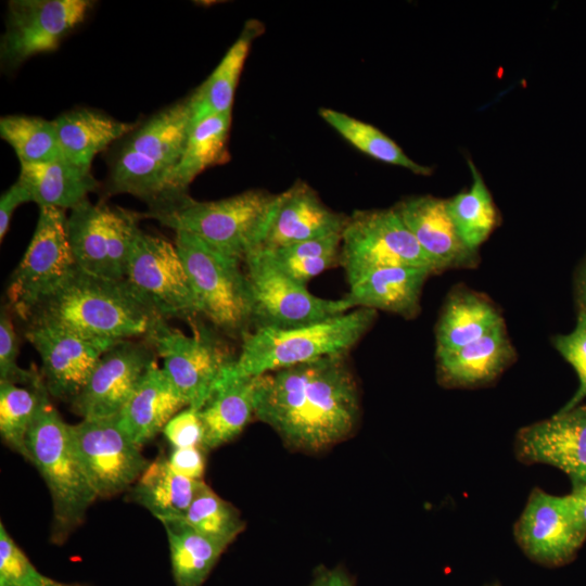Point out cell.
Segmentation results:
<instances>
[{
  "label": "cell",
  "instance_id": "1",
  "mask_svg": "<svg viewBox=\"0 0 586 586\" xmlns=\"http://www.w3.org/2000/svg\"><path fill=\"white\" fill-rule=\"evenodd\" d=\"M360 416L347 354L257 377L255 412L290 447L317 453L347 438Z\"/></svg>",
  "mask_w": 586,
  "mask_h": 586
},
{
  "label": "cell",
  "instance_id": "2",
  "mask_svg": "<svg viewBox=\"0 0 586 586\" xmlns=\"http://www.w3.org/2000/svg\"><path fill=\"white\" fill-rule=\"evenodd\" d=\"M192 127L190 95L156 112L117 141L109 157L106 190L145 201L169 202V182Z\"/></svg>",
  "mask_w": 586,
  "mask_h": 586
},
{
  "label": "cell",
  "instance_id": "3",
  "mask_svg": "<svg viewBox=\"0 0 586 586\" xmlns=\"http://www.w3.org/2000/svg\"><path fill=\"white\" fill-rule=\"evenodd\" d=\"M156 318L124 281L105 280L78 268L25 321L54 323L89 339L120 341L144 339Z\"/></svg>",
  "mask_w": 586,
  "mask_h": 586
},
{
  "label": "cell",
  "instance_id": "4",
  "mask_svg": "<svg viewBox=\"0 0 586 586\" xmlns=\"http://www.w3.org/2000/svg\"><path fill=\"white\" fill-rule=\"evenodd\" d=\"M375 319V310L358 307L302 327L254 328L241 337V351L230 370L238 377L255 378L321 357L347 354Z\"/></svg>",
  "mask_w": 586,
  "mask_h": 586
},
{
  "label": "cell",
  "instance_id": "5",
  "mask_svg": "<svg viewBox=\"0 0 586 586\" xmlns=\"http://www.w3.org/2000/svg\"><path fill=\"white\" fill-rule=\"evenodd\" d=\"M275 200L276 194L257 189L217 201H196L186 195L140 216L156 219L176 233L194 235L212 249L244 262L262 244Z\"/></svg>",
  "mask_w": 586,
  "mask_h": 586
},
{
  "label": "cell",
  "instance_id": "6",
  "mask_svg": "<svg viewBox=\"0 0 586 586\" xmlns=\"http://www.w3.org/2000/svg\"><path fill=\"white\" fill-rule=\"evenodd\" d=\"M28 461L43 477L53 506V536L65 537L80 524L98 498L76 454L69 424L46 391L26 437Z\"/></svg>",
  "mask_w": 586,
  "mask_h": 586
},
{
  "label": "cell",
  "instance_id": "7",
  "mask_svg": "<svg viewBox=\"0 0 586 586\" xmlns=\"http://www.w3.org/2000/svg\"><path fill=\"white\" fill-rule=\"evenodd\" d=\"M174 243L184 265L199 315L229 335L242 337L252 330V294L241 262L189 233L177 232Z\"/></svg>",
  "mask_w": 586,
  "mask_h": 586
},
{
  "label": "cell",
  "instance_id": "8",
  "mask_svg": "<svg viewBox=\"0 0 586 586\" xmlns=\"http://www.w3.org/2000/svg\"><path fill=\"white\" fill-rule=\"evenodd\" d=\"M188 335L156 318L144 340L163 360V371L188 407L200 410L216 384L237 358L226 343L195 321Z\"/></svg>",
  "mask_w": 586,
  "mask_h": 586
},
{
  "label": "cell",
  "instance_id": "9",
  "mask_svg": "<svg viewBox=\"0 0 586 586\" xmlns=\"http://www.w3.org/2000/svg\"><path fill=\"white\" fill-rule=\"evenodd\" d=\"M77 269L65 209L40 206L30 242L7 289L10 308L26 320L29 313L58 291Z\"/></svg>",
  "mask_w": 586,
  "mask_h": 586
},
{
  "label": "cell",
  "instance_id": "10",
  "mask_svg": "<svg viewBox=\"0 0 586 586\" xmlns=\"http://www.w3.org/2000/svg\"><path fill=\"white\" fill-rule=\"evenodd\" d=\"M69 211L67 234L77 267L98 278L124 281L140 214L88 199Z\"/></svg>",
  "mask_w": 586,
  "mask_h": 586
},
{
  "label": "cell",
  "instance_id": "11",
  "mask_svg": "<svg viewBox=\"0 0 586 586\" xmlns=\"http://www.w3.org/2000/svg\"><path fill=\"white\" fill-rule=\"evenodd\" d=\"M339 265L345 271L348 285L379 268L416 266L433 270L393 207L357 209L347 217L341 233Z\"/></svg>",
  "mask_w": 586,
  "mask_h": 586
},
{
  "label": "cell",
  "instance_id": "12",
  "mask_svg": "<svg viewBox=\"0 0 586 586\" xmlns=\"http://www.w3.org/2000/svg\"><path fill=\"white\" fill-rule=\"evenodd\" d=\"M125 284L158 317L194 322L199 316L190 281L175 245L166 239L138 232L127 265Z\"/></svg>",
  "mask_w": 586,
  "mask_h": 586
},
{
  "label": "cell",
  "instance_id": "13",
  "mask_svg": "<svg viewBox=\"0 0 586 586\" xmlns=\"http://www.w3.org/2000/svg\"><path fill=\"white\" fill-rule=\"evenodd\" d=\"M244 264L253 303L252 329L302 327L354 309L344 297L329 300L311 294L306 285L280 271L260 250L249 254Z\"/></svg>",
  "mask_w": 586,
  "mask_h": 586
},
{
  "label": "cell",
  "instance_id": "14",
  "mask_svg": "<svg viewBox=\"0 0 586 586\" xmlns=\"http://www.w3.org/2000/svg\"><path fill=\"white\" fill-rule=\"evenodd\" d=\"M90 0H11L0 39V63L14 71L26 60L59 48L87 17Z\"/></svg>",
  "mask_w": 586,
  "mask_h": 586
},
{
  "label": "cell",
  "instance_id": "15",
  "mask_svg": "<svg viewBox=\"0 0 586 586\" xmlns=\"http://www.w3.org/2000/svg\"><path fill=\"white\" fill-rule=\"evenodd\" d=\"M73 444L98 497L114 496L139 479L148 467L140 446L120 428L117 416L82 419L69 424Z\"/></svg>",
  "mask_w": 586,
  "mask_h": 586
},
{
  "label": "cell",
  "instance_id": "16",
  "mask_svg": "<svg viewBox=\"0 0 586 586\" xmlns=\"http://www.w3.org/2000/svg\"><path fill=\"white\" fill-rule=\"evenodd\" d=\"M25 336L41 360L49 395L69 403L80 393L103 353L117 341L81 336L58 324L27 321Z\"/></svg>",
  "mask_w": 586,
  "mask_h": 586
},
{
  "label": "cell",
  "instance_id": "17",
  "mask_svg": "<svg viewBox=\"0 0 586 586\" xmlns=\"http://www.w3.org/2000/svg\"><path fill=\"white\" fill-rule=\"evenodd\" d=\"M156 362V353L143 339L120 340L107 348L72 407L82 419L119 415L145 373Z\"/></svg>",
  "mask_w": 586,
  "mask_h": 586
},
{
  "label": "cell",
  "instance_id": "18",
  "mask_svg": "<svg viewBox=\"0 0 586 586\" xmlns=\"http://www.w3.org/2000/svg\"><path fill=\"white\" fill-rule=\"evenodd\" d=\"M514 537L533 560L560 565L582 547L586 531L577 523L566 495L556 496L535 488L514 525Z\"/></svg>",
  "mask_w": 586,
  "mask_h": 586
},
{
  "label": "cell",
  "instance_id": "19",
  "mask_svg": "<svg viewBox=\"0 0 586 586\" xmlns=\"http://www.w3.org/2000/svg\"><path fill=\"white\" fill-rule=\"evenodd\" d=\"M517 458L564 472L573 487L586 483V405L559 410L552 417L522 428L515 436Z\"/></svg>",
  "mask_w": 586,
  "mask_h": 586
},
{
  "label": "cell",
  "instance_id": "20",
  "mask_svg": "<svg viewBox=\"0 0 586 586\" xmlns=\"http://www.w3.org/2000/svg\"><path fill=\"white\" fill-rule=\"evenodd\" d=\"M347 217L326 205L308 183L297 180L285 191L276 194L272 212L258 250H273L341 234Z\"/></svg>",
  "mask_w": 586,
  "mask_h": 586
},
{
  "label": "cell",
  "instance_id": "21",
  "mask_svg": "<svg viewBox=\"0 0 586 586\" xmlns=\"http://www.w3.org/2000/svg\"><path fill=\"white\" fill-rule=\"evenodd\" d=\"M393 208L416 238L435 275L477 266L479 252L461 240L448 215L446 200L432 195L410 196Z\"/></svg>",
  "mask_w": 586,
  "mask_h": 586
},
{
  "label": "cell",
  "instance_id": "22",
  "mask_svg": "<svg viewBox=\"0 0 586 586\" xmlns=\"http://www.w3.org/2000/svg\"><path fill=\"white\" fill-rule=\"evenodd\" d=\"M506 326L451 352L436 354L438 382L448 388H473L494 382L514 361Z\"/></svg>",
  "mask_w": 586,
  "mask_h": 586
},
{
  "label": "cell",
  "instance_id": "23",
  "mask_svg": "<svg viewBox=\"0 0 586 586\" xmlns=\"http://www.w3.org/2000/svg\"><path fill=\"white\" fill-rule=\"evenodd\" d=\"M431 275H434L432 269L416 266L374 269L349 284L344 298L354 308L383 310L413 319L420 313L422 289Z\"/></svg>",
  "mask_w": 586,
  "mask_h": 586
},
{
  "label": "cell",
  "instance_id": "24",
  "mask_svg": "<svg viewBox=\"0 0 586 586\" xmlns=\"http://www.w3.org/2000/svg\"><path fill=\"white\" fill-rule=\"evenodd\" d=\"M188 407L165 372L155 362L145 373L119 415L123 431L138 446L154 438L167 422Z\"/></svg>",
  "mask_w": 586,
  "mask_h": 586
},
{
  "label": "cell",
  "instance_id": "25",
  "mask_svg": "<svg viewBox=\"0 0 586 586\" xmlns=\"http://www.w3.org/2000/svg\"><path fill=\"white\" fill-rule=\"evenodd\" d=\"M231 366L199 410L204 430V450L232 441L243 431L255 412L257 377L234 375L230 370Z\"/></svg>",
  "mask_w": 586,
  "mask_h": 586
},
{
  "label": "cell",
  "instance_id": "26",
  "mask_svg": "<svg viewBox=\"0 0 586 586\" xmlns=\"http://www.w3.org/2000/svg\"><path fill=\"white\" fill-rule=\"evenodd\" d=\"M502 324L504 318L492 300L458 286L448 294L436 322V354L462 347Z\"/></svg>",
  "mask_w": 586,
  "mask_h": 586
},
{
  "label": "cell",
  "instance_id": "27",
  "mask_svg": "<svg viewBox=\"0 0 586 586\" xmlns=\"http://www.w3.org/2000/svg\"><path fill=\"white\" fill-rule=\"evenodd\" d=\"M53 123L64 158L87 170H91L98 153L115 144L136 127V124L88 107L66 111Z\"/></svg>",
  "mask_w": 586,
  "mask_h": 586
},
{
  "label": "cell",
  "instance_id": "28",
  "mask_svg": "<svg viewBox=\"0 0 586 586\" xmlns=\"http://www.w3.org/2000/svg\"><path fill=\"white\" fill-rule=\"evenodd\" d=\"M231 117L232 111H228L192 125L181 157L170 178L169 202L166 205L188 195L190 183L205 169L222 164L229 158L227 146Z\"/></svg>",
  "mask_w": 586,
  "mask_h": 586
},
{
  "label": "cell",
  "instance_id": "29",
  "mask_svg": "<svg viewBox=\"0 0 586 586\" xmlns=\"http://www.w3.org/2000/svg\"><path fill=\"white\" fill-rule=\"evenodd\" d=\"M263 30L260 22L247 21L212 74L190 94L192 125L232 111L234 92L252 42Z\"/></svg>",
  "mask_w": 586,
  "mask_h": 586
},
{
  "label": "cell",
  "instance_id": "30",
  "mask_svg": "<svg viewBox=\"0 0 586 586\" xmlns=\"http://www.w3.org/2000/svg\"><path fill=\"white\" fill-rule=\"evenodd\" d=\"M20 179L38 206L72 209L99 188L91 170L66 160L20 164Z\"/></svg>",
  "mask_w": 586,
  "mask_h": 586
},
{
  "label": "cell",
  "instance_id": "31",
  "mask_svg": "<svg viewBox=\"0 0 586 586\" xmlns=\"http://www.w3.org/2000/svg\"><path fill=\"white\" fill-rule=\"evenodd\" d=\"M203 483L177 474L168 458L161 456L135 482L131 497L161 522L182 520Z\"/></svg>",
  "mask_w": 586,
  "mask_h": 586
},
{
  "label": "cell",
  "instance_id": "32",
  "mask_svg": "<svg viewBox=\"0 0 586 586\" xmlns=\"http://www.w3.org/2000/svg\"><path fill=\"white\" fill-rule=\"evenodd\" d=\"M177 586H201L226 546L200 534L183 520L162 521Z\"/></svg>",
  "mask_w": 586,
  "mask_h": 586
},
{
  "label": "cell",
  "instance_id": "33",
  "mask_svg": "<svg viewBox=\"0 0 586 586\" xmlns=\"http://www.w3.org/2000/svg\"><path fill=\"white\" fill-rule=\"evenodd\" d=\"M472 173L470 188L446 200V207L464 244L479 252L498 222L492 195L476 167L469 161Z\"/></svg>",
  "mask_w": 586,
  "mask_h": 586
},
{
  "label": "cell",
  "instance_id": "34",
  "mask_svg": "<svg viewBox=\"0 0 586 586\" xmlns=\"http://www.w3.org/2000/svg\"><path fill=\"white\" fill-rule=\"evenodd\" d=\"M319 116L343 139L368 156L416 175L428 176L432 168L410 158L390 137L371 124L330 107L318 110Z\"/></svg>",
  "mask_w": 586,
  "mask_h": 586
},
{
  "label": "cell",
  "instance_id": "35",
  "mask_svg": "<svg viewBox=\"0 0 586 586\" xmlns=\"http://www.w3.org/2000/svg\"><path fill=\"white\" fill-rule=\"evenodd\" d=\"M0 137L13 149L20 164L65 160L53 120L28 115L2 116Z\"/></svg>",
  "mask_w": 586,
  "mask_h": 586
},
{
  "label": "cell",
  "instance_id": "36",
  "mask_svg": "<svg viewBox=\"0 0 586 586\" xmlns=\"http://www.w3.org/2000/svg\"><path fill=\"white\" fill-rule=\"evenodd\" d=\"M341 234L260 250L284 275L302 285L339 265Z\"/></svg>",
  "mask_w": 586,
  "mask_h": 586
},
{
  "label": "cell",
  "instance_id": "37",
  "mask_svg": "<svg viewBox=\"0 0 586 586\" xmlns=\"http://www.w3.org/2000/svg\"><path fill=\"white\" fill-rule=\"evenodd\" d=\"M46 391L43 382L38 386H25L0 381L1 437L12 450L27 460V433Z\"/></svg>",
  "mask_w": 586,
  "mask_h": 586
},
{
  "label": "cell",
  "instance_id": "38",
  "mask_svg": "<svg viewBox=\"0 0 586 586\" xmlns=\"http://www.w3.org/2000/svg\"><path fill=\"white\" fill-rule=\"evenodd\" d=\"M182 520L200 534L226 547L245 526L239 510L220 498L205 482Z\"/></svg>",
  "mask_w": 586,
  "mask_h": 586
},
{
  "label": "cell",
  "instance_id": "39",
  "mask_svg": "<svg viewBox=\"0 0 586 586\" xmlns=\"http://www.w3.org/2000/svg\"><path fill=\"white\" fill-rule=\"evenodd\" d=\"M553 346L574 368L578 378V387L569 402L560 409L569 410L586 397V315L578 313L574 329L553 337Z\"/></svg>",
  "mask_w": 586,
  "mask_h": 586
},
{
  "label": "cell",
  "instance_id": "40",
  "mask_svg": "<svg viewBox=\"0 0 586 586\" xmlns=\"http://www.w3.org/2000/svg\"><path fill=\"white\" fill-rule=\"evenodd\" d=\"M18 339L7 307L0 314V381H10L25 386H38L43 382L36 370L23 369L17 365Z\"/></svg>",
  "mask_w": 586,
  "mask_h": 586
},
{
  "label": "cell",
  "instance_id": "41",
  "mask_svg": "<svg viewBox=\"0 0 586 586\" xmlns=\"http://www.w3.org/2000/svg\"><path fill=\"white\" fill-rule=\"evenodd\" d=\"M41 575L0 522V583L28 586Z\"/></svg>",
  "mask_w": 586,
  "mask_h": 586
},
{
  "label": "cell",
  "instance_id": "42",
  "mask_svg": "<svg viewBox=\"0 0 586 586\" xmlns=\"http://www.w3.org/2000/svg\"><path fill=\"white\" fill-rule=\"evenodd\" d=\"M162 432L173 448H203L204 430L200 411L195 408L186 407L180 410Z\"/></svg>",
  "mask_w": 586,
  "mask_h": 586
},
{
  "label": "cell",
  "instance_id": "43",
  "mask_svg": "<svg viewBox=\"0 0 586 586\" xmlns=\"http://www.w3.org/2000/svg\"><path fill=\"white\" fill-rule=\"evenodd\" d=\"M202 447L173 448L168 457L171 469L179 475L202 480L205 460Z\"/></svg>",
  "mask_w": 586,
  "mask_h": 586
},
{
  "label": "cell",
  "instance_id": "44",
  "mask_svg": "<svg viewBox=\"0 0 586 586\" xmlns=\"http://www.w3.org/2000/svg\"><path fill=\"white\" fill-rule=\"evenodd\" d=\"M34 202L25 184L17 179L0 198V239L5 237L15 209L25 203Z\"/></svg>",
  "mask_w": 586,
  "mask_h": 586
},
{
  "label": "cell",
  "instance_id": "45",
  "mask_svg": "<svg viewBox=\"0 0 586 586\" xmlns=\"http://www.w3.org/2000/svg\"><path fill=\"white\" fill-rule=\"evenodd\" d=\"M566 498L577 523L586 531V483L573 487Z\"/></svg>",
  "mask_w": 586,
  "mask_h": 586
},
{
  "label": "cell",
  "instance_id": "46",
  "mask_svg": "<svg viewBox=\"0 0 586 586\" xmlns=\"http://www.w3.org/2000/svg\"><path fill=\"white\" fill-rule=\"evenodd\" d=\"M311 586H353L351 578L339 569H321Z\"/></svg>",
  "mask_w": 586,
  "mask_h": 586
},
{
  "label": "cell",
  "instance_id": "47",
  "mask_svg": "<svg viewBox=\"0 0 586 586\" xmlns=\"http://www.w3.org/2000/svg\"><path fill=\"white\" fill-rule=\"evenodd\" d=\"M576 298L578 304V313L586 315V259L577 276Z\"/></svg>",
  "mask_w": 586,
  "mask_h": 586
},
{
  "label": "cell",
  "instance_id": "48",
  "mask_svg": "<svg viewBox=\"0 0 586 586\" xmlns=\"http://www.w3.org/2000/svg\"><path fill=\"white\" fill-rule=\"evenodd\" d=\"M28 586H81L79 584H67L54 581L52 578H49L44 575H41L36 582Z\"/></svg>",
  "mask_w": 586,
  "mask_h": 586
},
{
  "label": "cell",
  "instance_id": "49",
  "mask_svg": "<svg viewBox=\"0 0 586 586\" xmlns=\"http://www.w3.org/2000/svg\"><path fill=\"white\" fill-rule=\"evenodd\" d=\"M0 586H11L9 584L0 583Z\"/></svg>",
  "mask_w": 586,
  "mask_h": 586
}]
</instances>
